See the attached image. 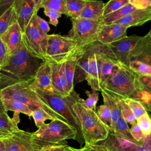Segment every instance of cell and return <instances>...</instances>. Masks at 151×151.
<instances>
[{"label":"cell","mask_w":151,"mask_h":151,"mask_svg":"<svg viewBox=\"0 0 151 151\" xmlns=\"http://www.w3.org/2000/svg\"><path fill=\"white\" fill-rule=\"evenodd\" d=\"M140 38V37L136 35L127 36L106 45L119 63L129 66L130 61V53Z\"/></svg>","instance_id":"cell-13"},{"label":"cell","mask_w":151,"mask_h":151,"mask_svg":"<svg viewBox=\"0 0 151 151\" xmlns=\"http://www.w3.org/2000/svg\"><path fill=\"white\" fill-rule=\"evenodd\" d=\"M100 91H101L103 96L104 104L110 109L111 114L112 129L110 132H113L115 129L116 122L119 117L122 116L119 104V100L120 99L104 88H100Z\"/></svg>","instance_id":"cell-22"},{"label":"cell","mask_w":151,"mask_h":151,"mask_svg":"<svg viewBox=\"0 0 151 151\" xmlns=\"http://www.w3.org/2000/svg\"><path fill=\"white\" fill-rule=\"evenodd\" d=\"M119 104L121 109L122 116L126 122L131 125L136 123V118L124 99H120L119 100Z\"/></svg>","instance_id":"cell-32"},{"label":"cell","mask_w":151,"mask_h":151,"mask_svg":"<svg viewBox=\"0 0 151 151\" xmlns=\"http://www.w3.org/2000/svg\"><path fill=\"white\" fill-rule=\"evenodd\" d=\"M136 123L145 136L151 134V118L147 112L136 119Z\"/></svg>","instance_id":"cell-36"},{"label":"cell","mask_w":151,"mask_h":151,"mask_svg":"<svg viewBox=\"0 0 151 151\" xmlns=\"http://www.w3.org/2000/svg\"><path fill=\"white\" fill-rule=\"evenodd\" d=\"M34 17L35 24L37 28H38V29L42 33L48 34L47 33L49 32L50 29L48 23L45 20L42 19L40 17H39L37 14H35Z\"/></svg>","instance_id":"cell-41"},{"label":"cell","mask_w":151,"mask_h":151,"mask_svg":"<svg viewBox=\"0 0 151 151\" xmlns=\"http://www.w3.org/2000/svg\"><path fill=\"white\" fill-rule=\"evenodd\" d=\"M2 112H7L4 107V106L3 104L2 101V99H1V94H0V113H2Z\"/></svg>","instance_id":"cell-51"},{"label":"cell","mask_w":151,"mask_h":151,"mask_svg":"<svg viewBox=\"0 0 151 151\" xmlns=\"http://www.w3.org/2000/svg\"><path fill=\"white\" fill-rule=\"evenodd\" d=\"M0 87H1V77H0Z\"/></svg>","instance_id":"cell-56"},{"label":"cell","mask_w":151,"mask_h":151,"mask_svg":"<svg viewBox=\"0 0 151 151\" xmlns=\"http://www.w3.org/2000/svg\"><path fill=\"white\" fill-rule=\"evenodd\" d=\"M136 9L131 4H128L116 11L103 16V24H107L114 23L119 19L130 14Z\"/></svg>","instance_id":"cell-27"},{"label":"cell","mask_w":151,"mask_h":151,"mask_svg":"<svg viewBox=\"0 0 151 151\" xmlns=\"http://www.w3.org/2000/svg\"><path fill=\"white\" fill-rule=\"evenodd\" d=\"M111 133H113L117 135L123 136L129 139L130 141H132L134 142H136L134 139V138L133 137L130 133V129L128 126V123L126 122V120L124 119L122 116H120L118 119L116 124L115 129L113 132H111Z\"/></svg>","instance_id":"cell-30"},{"label":"cell","mask_w":151,"mask_h":151,"mask_svg":"<svg viewBox=\"0 0 151 151\" xmlns=\"http://www.w3.org/2000/svg\"><path fill=\"white\" fill-rule=\"evenodd\" d=\"M51 67V83L55 93L65 97L69 92L64 73V63H50Z\"/></svg>","instance_id":"cell-17"},{"label":"cell","mask_w":151,"mask_h":151,"mask_svg":"<svg viewBox=\"0 0 151 151\" xmlns=\"http://www.w3.org/2000/svg\"><path fill=\"white\" fill-rule=\"evenodd\" d=\"M67 146V143L51 145L42 147L39 151H64Z\"/></svg>","instance_id":"cell-47"},{"label":"cell","mask_w":151,"mask_h":151,"mask_svg":"<svg viewBox=\"0 0 151 151\" xmlns=\"http://www.w3.org/2000/svg\"><path fill=\"white\" fill-rule=\"evenodd\" d=\"M86 0H64L65 3L67 17L77 18L80 17Z\"/></svg>","instance_id":"cell-29"},{"label":"cell","mask_w":151,"mask_h":151,"mask_svg":"<svg viewBox=\"0 0 151 151\" xmlns=\"http://www.w3.org/2000/svg\"><path fill=\"white\" fill-rule=\"evenodd\" d=\"M127 28L121 24L114 22L103 24L100 28L97 41L103 44H109L127 37Z\"/></svg>","instance_id":"cell-14"},{"label":"cell","mask_w":151,"mask_h":151,"mask_svg":"<svg viewBox=\"0 0 151 151\" xmlns=\"http://www.w3.org/2000/svg\"><path fill=\"white\" fill-rule=\"evenodd\" d=\"M86 48L89 54V67L86 80L93 90L100 91L101 70L108 47L97 41Z\"/></svg>","instance_id":"cell-8"},{"label":"cell","mask_w":151,"mask_h":151,"mask_svg":"<svg viewBox=\"0 0 151 151\" xmlns=\"http://www.w3.org/2000/svg\"><path fill=\"white\" fill-rule=\"evenodd\" d=\"M6 151H39L32 133L19 129L9 137L2 140Z\"/></svg>","instance_id":"cell-12"},{"label":"cell","mask_w":151,"mask_h":151,"mask_svg":"<svg viewBox=\"0 0 151 151\" xmlns=\"http://www.w3.org/2000/svg\"><path fill=\"white\" fill-rule=\"evenodd\" d=\"M64 151H81V150L78 149H76V148H73L71 146H67Z\"/></svg>","instance_id":"cell-52"},{"label":"cell","mask_w":151,"mask_h":151,"mask_svg":"<svg viewBox=\"0 0 151 151\" xmlns=\"http://www.w3.org/2000/svg\"><path fill=\"white\" fill-rule=\"evenodd\" d=\"M101 143L107 146L110 151H151V134L145 136L140 142H134L109 132L107 137Z\"/></svg>","instance_id":"cell-11"},{"label":"cell","mask_w":151,"mask_h":151,"mask_svg":"<svg viewBox=\"0 0 151 151\" xmlns=\"http://www.w3.org/2000/svg\"><path fill=\"white\" fill-rule=\"evenodd\" d=\"M31 117L34 119L35 126L39 128L44 124L47 120H54L51 116L41 109H37L32 111Z\"/></svg>","instance_id":"cell-37"},{"label":"cell","mask_w":151,"mask_h":151,"mask_svg":"<svg viewBox=\"0 0 151 151\" xmlns=\"http://www.w3.org/2000/svg\"><path fill=\"white\" fill-rule=\"evenodd\" d=\"M9 54L7 48L0 37V62L2 66L7 62Z\"/></svg>","instance_id":"cell-46"},{"label":"cell","mask_w":151,"mask_h":151,"mask_svg":"<svg viewBox=\"0 0 151 151\" xmlns=\"http://www.w3.org/2000/svg\"><path fill=\"white\" fill-rule=\"evenodd\" d=\"M97 91L93 90L92 92H90L88 90L86 91V94L87 95V98L86 100L83 99V102L84 104L90 109L93 110L94 111L96 110V104L99 99V94Z\"/></svg>","instance_id":"cell-39"},{"label":"cell","mask_w":151,"mask_h":151,"mask_svg":"<svg viewBox=\"0 0 151 151\" xmlns=\"http://www.w3.org/2000/svg\"><path fill=\"white\" fill-rule=\"evenodd\" d=\"M84 48L67 35L48 34L45 61L50 63H65L82 52Z\"/></svg>","instance_id":"cell-6"},{"label":"cell","mask_w":151,"mask_h":151,"mask_svg":"<svg viewBox=\"0 0 151 151\" xmlns=\"http://www.w3.org/2000/svg\"><path fill=\"white\" fill-rule=\"evenodd\" d=\"M139 79L143 90L151 93V76H139Z\"/></svg>","instance_id":"cell-48"},{"label":"cell","mask_w":151,"mask_h":151,"mask_svg":"<svg viewBox=\"0 0 151 151\" xmlns=\"http://www.w3.org/2000/svg\"><path fill=\"white\" fill-rule=\"evenodd\" d=\"M40 8L49 9L60 12L67 16V12L64 0H42Z\"/></svg>","instance_id":"cell-31"},{"label":"cell","mask_w":151,"mask_h":151,"mask_svg":"<svg viewBox=\"0 0 151 151\" xmlns=\"http://www.w3.org/2000/svg\"><path fill=\"white\" fill-rule=\"evenodd\" d=\"M32 88H37L45 93L54 92L51 83V67L44 61L38 69L34 78L30 83Z\"/></svg>","instance_id":"cell-16"},{"label":"cell","mask_w":151,"mask_h":151,"mask_svg":"<svg viewBox=\"0 0 151 151\" xmlns=\"http://www.w3.org/2000/svg\"><path fill=\"white\" fill-rule=\"evenodd\" d=\"M129 4L136 9H142L151 6V0H129Z\"/></svg>","instance_id":"cell-45"},{"label":"cell","mask_w":151,"mask_h":151,"mask_svg":"<svg viewBox=\"0 0 151 151\" xmlns=\"http://www.w3.org/2000/svg\"><path fill=\"white\" fill-rule=\"evenodd\" d=\"M9 55L20 45L22 40V31L17 21L13 24L1 36Z\"/></svg>","instance_id":"cell-19"},{"label":"cell","mask_w":151,"mask_h":151,"mask_svg":"<svg viewBox=\"0 0 151 151\" xmlns=\"http://www.w3.org/2000/svg\"><path fill=\"white\" fill-rule=\"evenodd\" d=\"M72 27L67 35L75 40L81 47L97 41L100 28L103 24V18L97 20L80 18H71Z\"/></svg>","instance_id":"cell-7"},{"label":"cell","mask_w":151,"mask_h":151,"mask_svg":"<svg viewBox=\"0 0 151 151\" xmlns=\"http://www.w3.org/2000/svg\"><path fill=\"white\" fill-rule=\"evenodd\" d=\"M19 113L14 112L13 117H10L7 112L0 113V140L5 139L11 136L19 129Z\"/></svg>","instance_id":"cell-21"},{"label":"cell","mask_w":151,"mask_h":151,"mask_svg":"<svg viewBox=\"0 0 151 151\" xmlns=\"http://www.w3.org/2000/svg\"><path fill=\"white\" fill-rule=\"evenodd\" d=\"M34 16L22 32V42L33 55L45 61L48 34L38 29Z\"/></svg>","instance_id":"cell-10"},{"label":"cell","mask_w":151,"mask_h":151,"mask_svg":"<svg viewBox=\"0 0 151 151\" xmlns=\"http://www.w3.org/2000/svg\"><path fill=\"white\" fill-rule=\"evenodd\" d=\"M129 67L139 76H151V67L143 62L132 60Z\"/></svg>","instance_id":"cell-33"},{"label":"cell","mask_w":151,"mask_h":151,"mask_svg":"<svg viewBox=\"0 0 151 151\" xmlns=\"http://www.w3.org/2000/svg\"><path fill=\"white\" fill-rule=\"evenodd\" d=\"M2 101L6 111H12L21 113L29 117H31L32 110L23 103L9 97H1Z\"/></svg>","instance_id":"cell-26"},{"label":"cell","mask_w":151,"mask_h":151,"mask_svg":"<svg viewBox=\"0 0 151 151\" xmlns=\"http://www.w3.org/2000/svg\"><path fill=\"white\" fill-rule=\"evenodd\" d=\"M2 64H1V63L0 62V71H1V68H2Z\"/></svg>","instance_id":"cell-55"},{"label":"cell","mask_w":151,"mask_h":151,"mask_svg":"<svg viewBox=\"0 0 151 151\" xmlns=\"http://www.w3.org/2000/svg\"><path fill=\"white\" fill-rule=\"evenodd\" d=\"M147 34H148V35L149 36V37L150 38V39H151V29H150V30L149 31V32L147 33Z\"/></svg>","instance_id":"cell-54"},{"label":"cell","mask_w":151,"mask_h":151,"mask_svg":"<svg viewBox=\"0 0 151 151\" xmlns=\"http://www.w3.org/2000/svg\"><path fill=\"white\" fill-rule=\"evenodd\" d=\"M89 67V54L86 46L84 48L82 54L77 59L75 71L76 82L80 83L86 80Z\"/></svg>","instance_id":"cell-24"},{"label":"cell","mask_w":151,"mask_h":151,"mask_svg":"<svg viewBox=\"0 0 151 151\" xmlns=\"http://www.w3.org/2000/svg\"><path fill=\"white\" fill-rule=\"evenodd\" d=\"M140 101L146 109L151 112V93L143 90L141 93Z\"/></svg>","instance_id":"cell-44"},{"label":"cell","mask_w":151,"mask_h":151,"mask_svg":"<svg viewBox=\"0 0 151 151\" xmlns=\"http://www.w3.org/2000/svg\"><path fill=\"white\" fill-rule=\"evenodd\" d=\"M15 0H0V16L13 6Z\"/></svg>","instance_id":"cell-49"},{"label":"cell","mask_w":151,"mask_h":151,"mask_svg":"<svg viewBox=\"0 0 151 151\" xmlns=\"http://www.w3.org/2000/svg\"><path fill=\"white\" fill-rule=\"evenodd\" d=\"M16 21V12L14 6H12L0 16V37Z\"/></svg>","instance_id":"cell-28"},{"label":"cell","mask_w":151,"mask_h":151,"mask_svg":"<svg viewBox=\"0 0 151 151\" xmlns=\"http://www.w3.org/2000/svg\"><path fill=\"white\" fill-rule=\"evenodd\" d=\"M84 51V50H83ZM82 52L70 58L64 63V73L70 93L74 91V80L77 59Z\"/></svg>","instance_id":"cell-25"},{"label":"cell","mask_w":151,"mask_h":151,"mask_svg":"<svg viewBox=\"0 0 151 151\" xmlns=\"http://www.w3.org/2000/svg\"><path fill=\"white\" fill-rule=\"evenodd\" d=\"M130 131L134 139L137 142H141L145 137L137 123L132 125V127L130 129Z\"/></svg>","instance_id":"cell-43"},{"label":"cell","mask_w":151,"mask_h":151,"mask_svg":"<svg viewBox=\"0 0 151 151\" xmlns=\"http://www.w3.org/2000/svg\"><path fill=\"white\" fill-rule=\"evenodd\" d=\"M32 1L34 3L35 9L38 12V11L40 9V5L42 0H32Z\"/></svg>","instance_id":"cell-50"},{"label":"cell","mask_w":151,"mask_h":151,"mask_svg":"<svg viewBox=\"0 0 151 151\" xmlns=\"http://www.w3.org/2000/svg\"><path fill=\"white\" fill-rule=\"evenodd\" d=\"M137 73L129 66L120 64L100 86L120 99L131 98L140 101L143 90Z\"/></svg>","instance_id":"cell-3"},{"label":"cell","mask_w":151,"mask_h":151,"mask_svg":"<svg viewBox=\"0 0 151 151\" xmlns=\"http://www.w3.org/2000/svg\"><path fill=\"white\" fill-rule=\"evenodd\" d=\"M32 88L45 101L53 110L64 117L68 124L77 129L78 137V140L81 143V140H83V139L81 132L80 125L77 117L71 109L66 97H62L54 92L45 93L37 88Z\"/></svg>","instance_id":"cell-9"},{"label":"cell","mask_w":151,"mask_h":151,"mask_svg":"<svg viewBox=\"0 0 151 151\" xmlns=\"http://www.w3.org/2000/svg\"><path fill=\"white\" fill-rule=\"evenodd\" d=\"M0 151H6V149L2 140H0Z\"/></svg>","instance_id":"cell-53"},{"label":"cell","mask_w":151,"mask_h":151,"mask_svg":"<svg viewBox=\"0 0 151 151\" xmlns=\"http://www.w3.org/2000/svg\"><path fill=\"white\" fill-rule=\"evenodd\" d=\"M44 61L33 55L22 42L11 55L0 71L1 86L4 87L34 78L37 71Z\"/></svg>","instance_id":"cell-1"},{"label":"cell","mask_w":151,"mask_h":151,"mask_svg":"<svg viewBox=\"0 0 151 151\" xmlns=\"http://www.w3.org/2000/svg\"><path fill=\"white\" fill-rule=\"evenodd\" d=\"M44 12L50 18V24L57 27L58 24V18L61 17L62 14L60 12L49 9H44Z\"/></svg>","instance_id":"cell-40"},{"label":"cell","mask_w":151,"mask_h":151,"mask_svg":"<svg viewBox=\"0 0 151 151\" xmlns=\"http://www.w3.org/2000/svg\"><path fill=\"white\" fill-rule=\"evenodd\" d=\"M65 97L79 122L85 144H95L104 140L110 130L101 122L96 111L87 107L83 99L74 91Z\"/></svg>","instance_id":"cell-2"},{"label":"cell","mask_w":151,"mask_h":151,"mask_svg":"<svg viewBox=\"0 0 151 151\" xmlns=\"http://www.w3.org/2000/svg\"><path fill=\"white\" fill-rule=\"evenodd\" d=\"M32 80L17 83L3 87L0 89L1 96L12 98L21 101L32 111L41 109L54 120H61L68 123L64 117L53 110L45 101L31 87L30 83Z\"/></svg>","instance_id":"cell-4"},{"label":"cell","mask_w":151,"mask_h":151,"mask_svg":"<svg viewBox=\"0 0 151 151\" xmlns=\"http://www.w3.org/2000/svg\"><path fill=\"white\" fill-rule=\"evenodd\" d=\"M129 4V0H110L105 4L103 16L115 11Z\"/></svg>","instance_id":"cell-38"},{"label":"cell","mask_w":151,"mask_h":151,"mask_svg":"<svg viewBox=\"0 0 151 151\" xmlns=\"http://www.w3.org/2000/svg\"><path fill=\"white\" fill-rule=\"evenodd\" d=\"M105 4L101 1L86 0L78 18L97 20L103 18Z\"/></svg>","instance_id":"cell-23"},{"label":"cell","mask_w":151,"mask_h":151,"mask_svg":"<svg viewBox=\"0 0 151 151\" xmlns=\"http://www.w3.org/2000/svg\"><path fill=\"white\" fill-rule=\"evenodd\" d=\"M150 20L151 6L142 9H136L115 22L128 28L133 26H140Z\"/></svg>","instance_id":"cell-20"},{"label":"cell","mask_w":151,"mask_h":151,"mask_svg":"<svg viewBox=\"0 0 151 151\" xmlns=\"http://www.w3.org/2000/svg\"><path fill=\"white\" fill-rule=\"evenodd\" d=\"M124 100L126 103L130 107L136 119L147 112L146 108L144 107L140 101L131 98H127Z\"/></svg>","instance_id":"cell-35"},{"label":"cell","mask_w":151,"mask_h":151,"mask_svg":"<svg viewBox=\"0 0 151 151\" xmlns=\"http://www.w3.org/2000/svg\"><path fill=\"white\" fill-rule=\"evenodd\" d=\"M32 134L34 143L41 149L48 145L67 143L66 140L77 138L78 132L68 123L55 119L44 124Z\"/></svg>","instance_id":"cell-5"},{"label":"cell","mask_w":151,"mask_h":151,"mask_svg":"<svg viewBox=\"0 0 151 151\" xmlns=\"http://www.w3.org/2000/svg\"><path fill=\"white\" fill-rule=\"evenodd\" d=\"M130 61L143 62L151 67V39L147 34L140 37L130 53Z\"/></svg>","instance_id":"cell-18"},{"label":"cell","mask_w":151,"mask_h":151,"mask_svg":"<svg viewBox=\"0 0 151 151\" xmlns=\"http://www.w3.org/2000/svg\"><path fill=\"white\" fill-rule=\"evenodd\" d=\"M13 6L16 12L17 22L23 32L31 18L37 14L34 3L32 0H15Z\"/></svg>","instance_id":"cell-15"},{"label":"cell","mask_w":151,"mask_h":151,"mask_svg":"<svg viewBox=\"0 0 151 151\" xmlns=\"http://www.w3.org/2000/svg\"><path fill=\"white\" fill-rule=\"evenodd\" d=\"M81 151H110L104 144H89L86 145L80 149Z\"/></svg>","instance_id":"cell-42"},{"label":"cell","mask_w":151,"mask_h":151,"mask_svg":"<svg viewBox=\"0 0 151 151\" xmlns=\"http://www.w3.org/2000/svg\"><path fill=\"white\" fill-rule=\"evenodd\" d=\"M97 114L101 122L109 129H112V117L110 109L104 104L101 105L97 109Z\"/></svg>","instance_id":"cell-34"}]
</instances>
